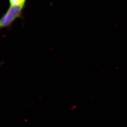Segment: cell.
Listing matches in <instances>:
<instances>
[{
    "label": "cell",
    "instance_id": "6da1fadb",
    "mask_svg": "<svg viewBox=\"0 0 127 127\" xmlns=\"http://www.w3.org/2000/svg\"><path fill=\"white\" fill-rule=\"evenodd\" d=\"M23 7L17 5H11L0 19V28H7L10 26L17 18L21 17Z\"/></svg>",
    "mask_w": 127,
    "mask_h": 127
},
{
    "label": "cell",
    "instance_id": "7a4b0ae2",
    "mask_svg": "<svg viewBox=\"0 0 127 127\" xmlns=\"http://www.w3.org/2000/svg\"><path fill=\"white\" fill-rule=\"evenodd\" d=\"M11 5H17L24 6L26 0H9Z\"/></svg>",
    "mask_w": 127,
    "mask_h": 127
}]
</instances>
